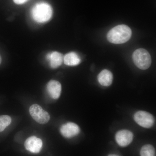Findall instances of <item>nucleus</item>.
<instances>
[{
  "label": "nucleus",
  "mask_w": 156,
  "mask_h": 156,
  "mask_svg": "<svg viewBox=\"0 0 156 156\" xmlns=\"http://www.w3.org/2000/svg\"><path fill=\"white\" fill-rule=\"evenodd\" d=\"M24 145L26 149L33 153H38L41 150L43 142L40 138L31 136L26 140Z\"/></svg>",
  "instance_id": "nucleus-8"
},
{
  "label": "nucleus",
  "mask_w": 156,
  "mask_h": 156,
  "mask_svg": "<svg viewBox=\"0 0 156 156\" xmlns=\"http://www.w3.org/2000/svg\"><path fill=\"white\" fill-rule=\"evenodd\" d=\"M31 15L35 21L43 23L51 19L53 15V10L49 4L41 2L37 3L33 7Z\"/></svg>",
  "instance_id": "nucleus-2"
},
{
  "label": "nucleus",
  "mask_w": 156,
  "mask_h": 156,
  "mask_svg": "<svg viewBox=\"0 0 156 156\" xmlns=\"http://www.w3.org/2000/svg\"><path fill=\"white\" fill-rule=\"evenodd\" d=\"M14 2L18 5H21V4H24L28 0H13Z\"/></svg>",
  "instance_id": "nucleus-15"
},
{
  "label": "nucleus",
  "mask_w": 156,
  "mask_h": 156,
  "mask_svg": "<svg viewBox=\"0 0 156 156\" xmlns=\"http://www.w3.org/2000/svg\"><path fill=\"white\" fill-rule=\"evenodd\" d=\"M11 122V119L9 116L6 115L0 116V132L4 131Z\"/></svg>",
  "instance_id": "nucleus-14"
},
{
  "label": "nucleus",
  "mask_w": 156,
  "mask_h": 156,
  "mask_svg": "<svg viewBox=\"0 0 156 156\" xmlns=\"http://www.w3.org/2000/svg\"><path fill=\"white\" fill-rule=\"evenodd\" d=\"M30 115L36 122L42 125L46 124L50 120V115L41 107L37 104L32 105L29 108Z\"/></svg>",
  "instance_id": "nucleus-4"
},
{
  "label": "nucleus",
  "mask_w": 156,
  "mask_h": 156,
  "mask_svg": "<svg viewBox=\"0 0 156 156\" xmlns=\"http://www.w3.org/2000/svg\"><path fill=\"white\" fill-rule=\"evenodd\" d=\"M80 129L75 123L68 122L61 126L60 129L62 135L66 138H71L76 136L80 133Z\"/></svg>",
  "instance_id": "nucleus-7"
},
{
  "label": "nucleus",
  "mask_w": 156,
  "mask_h": 156,
  "mask_svg": "<svg viewBox=\"0 0 156 156\" xmlns=\"http://www.w3.org/2000/svg\"><path fill=\"white\" fill-rule=\"evenodd\" d=\"M47 89L50 97L53 99H57L60 97L62 87L58 81L54 80L50 81L47 85Z\"/></svg>",
  "instance_id": "nucleus-9"
},
{
  "label": "nucleus",
  "mask_w": 156,
  "mask_h": 156,
  "mask_svg": "<svg viewBox=\"0 0 156 156\" xmlns=\"http://www.w3.org/2000/svg\"><path fill=\"white\" fill-rule=\"evenodd\" d=\"M108 156H119L118 155L115 154H109Z\"/></svg>",
  "instance_id": "nucleus-16"
},
{
  "label": "nucleus",
  "mask_w": 156,
  "mask_h": 156,
  "mask_svg": "<svg viewBox=\"0 0 156 156\" xmlns=\"http://www.w3.org/2000/svg\"><path fill=\"white\" fill-rule=\"evenodd\" d=\"M63 57L62 53L55 51L47 54L46 58L49 61L50 67L53 69H56L62 64Z\"/></svg>",
  "instance_id": "nucleus-10"
},
{
  "label": "nucleus",
  "mask_w": 156,
  "mask_h": 156,
  "mask_svg": "<svg viewBox=\"0 0 156 156\" xmlns=\"http://www.w3.org/2000/svg\"><path fill=\"white\" fill-rule=\"evenodd\" d=\"M81 58L75 52L67 53L63 57L64 64L68 66H76L80 63Z\"/></svg>",
  "instance_id": "nucleus-12"
},
{
  "label": "nucleus",
  "mask_w": 156,
  "mask_h": 156,
  "mask_svg": "<svg viewBox=\"0 0 156 156\" xmlns=\"http://www.w3.org/2000/svg\"><path fill=\"white\" fill-rule=\"evenodd\" d=\"M132 58L134 64L140 69H147L151 64L150 54L147 50L142 48H140L134 51Z\"/></svg>",
  "instance_id": "nucleus-3"
},
{
  "label": "nucleus",
  "mask_w": 156,
  "mask_h": 156,
  "mask_svg": "<svg viewBox=\"0 0 156 156\" xmlns=\"http://www.w3.org/2000/svg\"><path fill=\"white\" fill-rule=\"evenodd\" d=\"M134 119L139 126L146 128H151L155 122L154 118L150 113L144 111L136 112Z\"/></svg>",
  "instance_id": "nucleus-5"
},
{
  "label": "nucleus",
  "mask_w": 156,
  "mask_h": 156,
  "mask_svg": "<svg viewBox=\"0 0 156 156\" xmlns=\"http://www.w3.org/2000/svg\"><path fill=\"white\" fill-rule=\"evenodd\" d=\"M113 75L109 70L104 69L101 71L98 76V80L101 86L109 87L112 83Z\"/></svg>",
  "instance_id": "nucleus-11"
},
{
  "label": "nucleus",
  "mask_w": 156,
  "mask_h": 156,
  "mask_svg": "<svg viewBox=\"0 0 156 156\" xmlns=\"http://www.w3.org/2000/svg\"><path fill=\"white\" fill-rule=\"evenodd\" d=\"M1 62H2V57H1V55H0V64H1Z\"/></svg>",
  "instance_id": "nucleus-17"
},
{
  "label": "nucleus",
  "mask_w": 156,
  "mask_h": 156,
  "mask_svg": "<svg viewBox=\"0 0 156 156\" xmlns=\"http://www.w3.org/2000/svg\"><path fill=\"white\" fill-rule=\"evenodd\" d=\"M132 31L128 26L121 24L109 31L107 37L109 42L114 44H122L131 38Z\"/></svg>",
  "instance_id": "nucleus-1"
},
{
  "label": "nucleus",
  "mask_w": 156,
  "mask_h": 156,
  "mask_svg": "<svg viewBox=\"0 0 156 156\" xmlns=\"http://www.w3.org/2000/svg\"><path fill=\"white\" fill-rule=\"evenodd\" d=\"M115 138L118 145L122 147H126L133 141L134 134L131 131L124 129L118 131Z\"/></svg>",
  "instance_id": "nucleus-6"
},
{
  "label": "nucleus",
  "mask_w": 156,
  "mask_h": 156,
  "mask_svg": "<svg viewBox=\"0 0 156 156\" xmlns=\"http://www.w3.org/2000/svg\"><path fill=\"white\" fill-rule=\"evenodd\" d=\"M140 156H156L154 147L151 144L143 146L140 151Z\"/></svg>",
  "instance_id": "nucleus-13"
}]
</instances>
